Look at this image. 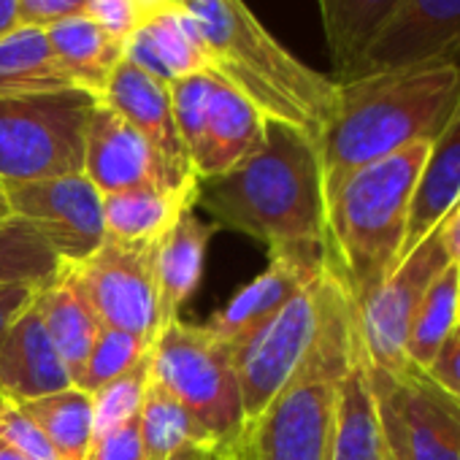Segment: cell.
Returning <instances> with one entry per match:
<instances>
[{"label":"cell","instance_id":"6da1fadb","mask_svg":"<svg viewBox=\"0 0 460 460\" xmlns=\"http://www.w3.org/2000/svg\"><path fill=\"white\" fill-rule=\"evenodd\" d=\"M320 138L325 198L358 168L411 144H433L460 111V60H430L336 82Z\"/></svg>","mask_w":460,"mask_h":460},{"label":"cell","instance_id":"7a4b0ae2","mask_svg":"<svg viewBox=\"0 0 460 460\" xmlns=\"http://www.w3.org/2000/svg\"><path fill=\"white\" fill-rule=\"evenodd\" d=\"M198 203L217 225L242 230L269 252L325 250V179L320 146L301 130L266 119L255 155L198 181Z\"/></svg>","mask_w":460,"mask_h":460},{"label":"cell","instance_id":"3957f363","mask_svg":"<svg viewBox=\"0 0 460 460\" xmlns=\"http://www.w3.org/2000/svg\"><path fill=\"white\" fill-rule=\"evenodd\" d=\"M181 6L200 28L208 71L266 119L290 125L320 146L336 109V79L279 44L247 0H181Z\"/></svg>","mask_w":460,"mask_h":460},{"label":"cell","instance_id":"277c9868","mask_svg":"<svg viewBox=\"0 0 460 460\" xmlns=\"http://www.w3.org/2000/svg\"><path fill=\"white\" fill-rule=\"evenodd\" d=\"M428 152L430 144L420 141L374 160L325 198V263L352 304L401 263L409 206Z\"/></svg>","mask_w":460,"mask_h":460},{"label":"cell","instance_id":"5b68a950","mask_svg":"<svg viewBox=\"0 0 460 460\" xmlns=\"http://www.w3.org/2000/svg\"><path fill=\"white\" fill-rule=\"evenodd\" d=\"M355 304L344 298L325 325L317 347L285 390L244 422L239 460H331L336 433L339 385L358 358Z\"/></svg>","mask_w":460,"mask_h":460},{"label":"cell","instance_id":"8992f818","mask_svg":"<svg viewBox=\"0 0 460 460\" xmlns=\"http://www.w3.org/2000/svg\"><path fill=\"white\" fill-rule=\"evenodd\" d=\"M349 298L339 277L325 269L306 282L266 325L234 347L244 422L255 420L296 376L317 347L339 304Z\"/></svg>","mask_w":460,"mask_h":460},{"label":"cell","instance_id":"52a82bcc","mask_svg":"<svg viewBox=\"0 0 460 460\" xmlns=\"http://www.w3.org/2000/svg\"><path fill=\"white\" fill-rule=\"evenodd\" d=\"M149 374L225 449L236 452L244 428L234 349L203 325L171 323L152 344Z\"/></svg>","mask_w":460,"mask_h":460},{"label":"cell","instance_id":"ba28073f","mask_svg":"<svg viewBox=\"0 0 460 460\" xmlns=\"http://www.w3.org/2000/svg\"><path fill=\"white\" fill-rule=\"evenodd\" d=\"M98 98L84 90L0 98V181L74 176Z\"/></svg>","mask_w":460,"mask_h":460},{"label":"cell","instance_id":"9c48e42d","mask_svg":"<svg viewBox=\"0 0 460 460\" xmlns=\"http://www.w3.org/2000/svg\"><path fill=\"white\" fill-rule=\"evenodd\" d=\"M449 263L438 225L366 296L355 304L358 344L366 363L390 376L401 374L414 312L430 279Z\"/></svg>","mask_w":460,"mask_h":460},{"label":"cell","instance_id":"30bf717a","mask_svg":"<svg viewBox=\"0 0 460 460\" xmlns=\"http://www.w3.org/2000/svg\"><path fill=\"white\" fill-rule=\"evenodd\" d=\"M12 217L28 222L66 266L87 261L103 242V195L84 173L4 181Z\"/></svg>","mask_w":460,"mask_h":460},{"label":"cell","instance_id":"8fae6325","mask_svg":"<svg viewBox=\"0 0 460 460\" xmlns=\"http://www.w3.org/2000/svg\"><path fill=\"white\" fill-rule=\"evenodd\" d=\"M366 371L379 420L395 433L406 460H460V401L417 366H406L395 376L368 363Z\"/></svg>","mask_w":460,"mask_h":460},{"label":"cell","instance_id":"7c38bea8","mask_svg":"<svg viewBox=\"0 0 460 460\" xmlns=\"http://www.w3.org/2000/svg\"><path fill=\"white\" fill-rule=\"evenodd\" d=\"M155 244L106 239L87 261L68 266L103 328L128 331L149 344L157 339Z\"/></svg>","mask_w":460,"mask_h":460},{"label":"cell","instance_id":"4fadbf2b","mask_svg":"<svg viewBox=\"0 0 460 460\" xmlns=\"http://www.w3.org/2000/svg\"><path fill=\"white\" fill-rule=\"evenodd\" d=\"M101 103L114 109L152 149L163 181L176 192H198V176L173 119L168 84L122 60L111 74Z\"/></svg>","mask_w":460,"mask_h":460},{"label":"cell","instance_id":"5bb4252c","mask_svg":"<svg viewBox=\"0 0 460 460\" xmlns=\"http://www.w3.org/2000/svg\"><path fill=\"white\" fill-rule=\"evenodd\" d=\"M325 269V250H277L269 252V269L244 285L222 309L200 323L230 349L266 325L306 282Z\"/></svg>","mask_w":460,"mask_h":460},{"label":"cell","instance_id":"9a60e30c","mask_svg":"<svg viewBox=\"0 0 460 460\" xmlns=\"http://www.w3.org/2000/svg\"><path fill=\"white\" fill-rule=\"evenodd\" d=\"M430 60H460V0H403L358 76Z\"/></svg>","mask_w":460,"mask_h":460},{"label":"cell","instance_id":"2e32d148","mask_svg":"<svg viewBox=\"0 0 460 460\" xmlns=\"http://www.w3.org/2000/svg\"><path fill=\"white\" fill-rule=\"evenodd\" d=\"M82 173L101 195H114L141 184L165 187L160 165L146 141L101 101L95 103L87 122Z\"/></svg>","mask_w":460,"mask_h":460},{"label":"cell","instance_id":"e0dca14e","mask_svg":"<svg viewBox=\"0 0 460 460\" xmlns=\"http://www.w3.org/2000/svg\"><path fill=\"white\" fill-rule=\"evenodd\" d=\"M74 387L36 306H31L0 339V398L25 403Z\"/></svg>","mask_w":460,"mask_h":460},{"label":"cell","instance_id":"ac0fdd59","mask_svg":"<svg viewBox=\"0 0 460 460\" xmlns=\"http://www.w3.org/2000/svg\"><path fill=\"white\" fill-rule=\"evenodd\" d=\"M266 136V117L234 87L219 79L211 98L203 136L192 152V168L198 181L222 176L255 155Z\"/></svg>","mask_w":460,"mask_h":460},{"label":"cell","instance_id":"d6986e66","mask_svg":"<svg viewBox=\"0 0 460 460\" xmlns=\"http://www.w3.org/2000/svg\"><path fill=\"white\" fill-rule=\"evenodd\" d=\"M217 227V222H203L192 208H184L176 225L155 244L157 336L179 320V309L198 290L203 279L206 250Z\"/></svg>","mask_w":460,"mask_h":460},{"label":"cell","instance_id":"ffe728a7","mask_svg":"<svg viewBox=\"0 0 460 460\" xmlns=\"http://www.w3.org/2000/svg\"><path fill=\"white\" fill-rule=\"evenodd\" d=\"M125 60L163 84L208 71L200 28L181 4L138 25L125 39Z\"/></svg>","mask_w":460,"mask_h":460},{"label":"cell","instance_id":"44dd1931","mask_svg":"<svg viewBox=\"0 0 460 460\" xmlns=\"http://www.w3.org/2000/svg\"><path fill=\"white\" fill-rule=\"evenodd\" d=\"M460 206V111L430 144L425 165L417 176L401 261Z\"/></svg>","mask_w":460,"mask_h":460},{"label":"cell","instance_id":"7402d4cb","mask_svg":"<svg viewBox=\"0 0 460 460\" xmlns=\"http://www.w3.org/2000/svg\"><path fill=\"white\" fill-rule=\"evenodd\" d=\"M33 306H36L55 349L60 352V358L71 374V382H76L103 325L95 317L74 271L66 263L49 285L39 288Z\"/></svg>","mask_w":460,"mask_h":460},{"label":"cell","instance_id":"603a6c76","mask_svg":"<svg viewBox=\"0 0 460 460\" xmlns=\"http://www.w3.org/2000/svg\"><path fill=\"white\" fill-rule=\"evenodd\" d=\"M195 203L198 192H176L157 184L103 195L106 239L119 244H155L176 225L181 211Z\"/></svg>","mask_w":460,"mask_h":460},{"label":"cell","instance_id":"cb8c5ba5","mask_svg":"<svg viewBox=\"0 0 460 460\" xmlns=\"http://www.w3.org/2000/svg\"><path fill=\"white\" fill-rule=\"evenodd\" d=\"M403 0H317L336 82L360 74L363 58Z\"/></svg>","mask_w":460,"mask_h":460},{"label":"cell","instance_id":"d4e9b609","mask_svg":"<svg viewBox=\"0 0 460 460\" xmlns=\"http://www.w3.org/2000/svg\"><path fill=\"white\" fill-rule=\"evenodd\" d=\"M146 460H219L225 452L190 411L149 374L146 398L138 414Z\"/></svg>","mask_w":460,"mask_h":460},{"label":"cell","instance_id":"484cf974","mask_svg":"<svg viewBox=\"0 0 460 460\" xmlns=\"http://www.w3.org/2000/svg\"><path fill=\"white\" fill-rule=\"evenodd\" d=\"M47 36L74 87L101 101L111 74L125 60V39L87 14L47 28Z\"/></svg>","mask_w":460,"mask_h":460},{"label":"cell","instance_id":"4316f807","mask_svg":"<svg viewBox=\"0 0 460 460\" xmlns=\"http://www.w3.org/2000/svg\"><path fill=\"white\" fill-rule=\"evenodd\" d=\"M385 433L379 422L376 395L368 382L366 360L358 347V358L347 368L339 385L336 433L331 460H385Z\"/></svg>","mask_w":460,"mask_h":460},{"label":"cell","instance_id":"83f0119b","mask_svg":"<svg viewBox=\"0 0 460 460\" xmlns=\"http://www.w3.org/2000/svg\"><path fill=\"white\" fill-rule=\"evenodd\" d=\"M76 90L63 71L47 31L20 25L0 39V98Z\"/></svg>","mask_w":460,"mask_h":460},{"label":"cell","instance_id":"f1b7e54d","mask_svg":"<svg viewBox=\"0 0 460 460\" xmlns=\"http://www.w3.org/2000/svg\"><path fill=\"white\" fill-rule=\"evenodd\" d=\"M460 328V266L447 263L428 285L406 341V360L422 371L430 368L447 339Z\"/></svg>","mask_w":460,"mask_h":460},{"label":"cell","instance_id":"f546056e","mask_svg":"<svg viewBox=\"0 0 460 460\" xmlns=\"http://www.w3.org/2000/svg\"><path fill=\"white\" fill-rule=\"evenodd\" d=\"M20 409L39 425L60 460H84L93 441V406L87 393L68 387L44 398L25 401Z\"/></svg>","mask_w":460,"mask_h":460},{"label":"cell","instance_id":"4dcf8cb0","mask_svg":"<svg viewBox=\"0 0 460 460\" xmlns=\"http://www.w3.org/2000/svg\"><path fill=\"white\" fill-rule=\"evenodd\" d=\"M63 263L36 230L17 219H0V288H44L60 274Z\"/></svg>","mask_w":460,"mask_h":460},{"label":"cell","instance_id":"1f68e13d","mask_svg":"<svg viewBox=\"0 0 460 460\" xmlns=\"http://www.w3.org/2000/svg\"><path fill=\"white\" fill-rule=\"evenodd\" d=\"M149 349H152V344L141 336H133V333L117 331V328H101L74 387H79L82 393L90 395L98 387H103L111 379L130 371L136 363H141L149 355Z\"/></svg>","mask_w":460,"mask_h":460},{"label":"cell","instance_id":"d6a6232c","mask_svg":"<svg viewBox=\"0 0 460 460\" xmlns=\"http://www.w3.org/2000/svg\"><path fill=\"white\" fill-rule=\"evenodd\" d=\"M146 387H149V355L141 363H136L130 371H125L122 376L90 393L93 436L138 420L144 398H146Z\"/></svg>","mask_w":460,"mask_h":460},{"label":"cell","instance_id":"836d02e7","mask_svg":"<svg viewBox=\"0 0 460 460\" xmlns=\"http://www.w3.org/2000/svg\"><path fill=\"white\" fill-rule=\"evenodd\" d=\"M217 87H219V79L211 71H198V74L181 76V79L168 84L173 119H176L181 141L190 152V160H192V152L203 136L206 117H208L211 98H214Z\"/></svg>","mask_w":460,"mask_h":460},{"label":"cell","instance_id":"e575fe53","mask_svg":"<svg viewBox=\"0 0 460 460\" xmlns=\"http://www.w3.org/2000/svg\"><path fill=\"white\" fill-rule=\"evenodd\" d=\"M0 438L12 444L25 460H60L39 425L6 398H0Z\"/></svg>","mask_w":460,"mask_h":460},{"label":"cell","instance_id":"d590c367","mask_svg":"<svg viewBox=\"0 0 460 460\" xmlns=\"http://www.w3.org/2000/svg\"><path fill=\"white\" fill-rule=\"evenodd\" d=\"M84 460H146L138 420L93 436Z\"/></svg>","mask_w":460,"mask_h":460},{"label":"cell","instance_id":"8d00e7d4","mask_svg":"<svg viewBox=\"0 0 460 460\" xmlns=\"http://www.w3.org/2000/svg\"><path fill=\"white\" fill-rule=\"evenodd\" d=\"M87 0H20V25L28 28H52L58 22L84 17Z\"/></svg>","mask_w":460,"mask_h":460},{"label":"cell","instance_id":"74e56055","mask_svg":"<svg viewBox=\"0 0 460 460\" xmlns=\"http://www.w3.org/2000/svg\"><path fill=\"white\" fill-rule=\"evenodd\" d=\"M87 17L122 39H128L138 28L130 0H87Z\"/></svg>","mask_w":460,"mask_h":460},{"label":"cell","instance_id":"f35d334b","mask_svg":"<svg viewBox=\"0 0 460 460\" xmlns=\"http://www.w3.org/2000/svg\"><path fill=\"white\" fill-rule=\"evenodd\" d=\"M428 376L441 390H447L455 401H460V328L447 339V344L430 363Z\"/></svg>","mask_w":460,"mask_h":460},{"label":"cell","instance_id":"ab89813d","mask_svg":"<svg viewBox=\"0 0 460 460\" xmlns=\"http://www.w3.org/2000/svg\"><path fill=\"white\" fill-rule=\"evenodd\" d=\"M36 288L28 285H6L0 288V339L6 336V331L33 306Z\"/></svg>","mask_w":460,"mask_h":460},{"label":"cell","instance_id":"60d3db41","mask_svg":"<svg viewBox=\"0 0 460 460\" xmlns=\"http://www.w3.org/2000/svg\"><path fill=\"white\" fill-rule=\"evenodd\" d=\"M130 4H133V12H136L138 25H144V22L160 17L163 12L176 9V6L181 4V0H130Z\"/></svg>","mask_w":460,"mask_h":460},{"label":"cell","instance_id":"b9f144b4","mask_svg":"<svg viewBox=\"0 0 460 460\" xmlns=\"http://www.w3.org/2000/svg\"><path fill=\"white\" fill-rule=\"evenodd\" d=\"M20 28V0H0V39Z\"/></svg>","mask_w":460,"mask_h":460},{"label":"cell","instance_id":"7bdbcfd3","mask_svg":"<svg viewBox=\"0 0 460 460\" xmlns=\"http://www.w3.org/2000/svg\"><path fill=\"white\" fill-rule=\"evenodd\" d=\"M379 422H382V420H379ZM382 433H385V444H387V460H406V455H403L401 441L395 438V433H393L387 425H382Z\"/></svg>","mask_w":460,"mask_h":460},{"label":"cell","instance_id":"ee69618b","mask_svg":"<svg viewBox=\"0 0 460 460\" xmlns=\"http://www.w3.org/2000/svg\"><path fill=\"white\" fill-rule=\"evenodd\" d=\"M0 460H25L12 444H6L4 438H0Z\"/></svg>","mask_w":460,"mask_h":460},{"label":"cell","instance_id":"f6af8a7d","mask_svg":"<svg viewBox=\"0 0 460 460\" xmlns=\"http://www.w3.org/2000/svg\"><path fill=\"white\" fill-rule=\"evenodd\" d=\"M12 211H9V200H6V192H4V181H0V219H9Z\"/></svg>","mask_w":460,"mask_h":460},{"label":"cell","instance_id":"bcb514c9","mask_svg":"<svg viewBox=\"0 0 460 460\" xmlns=\"http://www.w3.org/2000/svg\"><path fill=\"white\" fill-rule=\"evenodd\" d=\"M219 460H239V457H236V452H225V455H222Z\"/></svg>","mask_w":460,"mask_h":460},{"label":"cell","instance_id":"7dc6e473","mask_svg":"<svg viewBox=\"0 0 460 460\" xmlns=\"http://www.w3.org/2000/svg\"><path fill=\"white\" fill-rule=\"evenodd\" d=\"M385 447H387V444H385ZM385 460H387V457H385Z\"/></svg>","mask_w":460,"mask_h":460}]
</instances>
